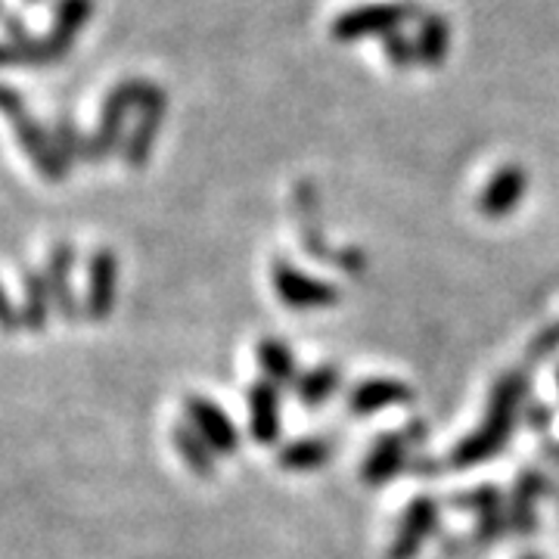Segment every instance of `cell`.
Returning <instances> with one entry per match:
<instances>
[{
	"mask_svg": "<svg viewBox=\"0 0 559 559\" xmlns=\"http://www.w3.org/2000/svg\"><path fill=\"white\" fill-rule=\"evenodd\" d=\"M0 116L10 121V128L16 134V143L28 153V159L38 168L40 178H66L69 165L62 162L60 150H57V143L50 138V131L40 128V121L28 112V106L22 103L20 94L13 87H7V84H0Z\"/></svg>",
	"mask_w": 559,
	"mask_h": 559,
	"instance_id": "6da1fadb",
	"label": "cell"
},
{
	"mask_svg": "<svg viewBox=\"0 0 559 559\" xmlns=\"http://www.w3.org/2000/svg\"><path fill=\"white\" fill-rule=\"evenodd\" d=\"M146 81L140 79H128L119 81L109 94H106V100H103L100 109V119H97V128H94V134L87 138V162H103L109 159L116 150L121 146V128H124V121L128 116L134 112L143 100V94H146Z\"/></svg>",
	"mask_w": 559,
	"mask_h": 559,
	"instance_id": "7a4b0ae2",
	"label": "cell"
},
{
	"mask_svg": "<svg viewBox=\"0 0 559 559\" xmlns=\"http://www.w3.org/2000/svg\"><path fill=\"white\" fill-rule=\"evenodd\" d=\"M162 119H165V94L159 87H146L143 100L138 106V124L131 131V138L121 143V156H124V165L140 171L150 156H153V146H156V138H159Z\"/></svg>",
	"mask_w": 559,
	"mask_h": 559,
	"instance_id": "3957f363",
	"label": "cell"
},
{
	"mask_svg": "<svg viewBox=\"0 0 559 559\" xmlns=\"http://www.w3.org/2000/svg\"><path fill=\"white\" fill-rule=\"evenodd\" d=\"M119 286V259L112 249H97L87 261V293H84V314L91 320H109L116 308Z\"/></svg>",
	"mask_w": 559,
	"mask_h": 559,
	"instance_id": "277c9868",
	"label": "cell"
},
{
	"mask_svg": "<svg viewBox=\"0 0 559 559\" xmlns=\"http://www.w3.org/2000/svg\"><path fill=\"white\" fill-rule=\"evenodd\" d=\"M183 411H187L190 426L200 432L212 451H218V454H234L237 451L240 432H237L234 419L227 417L215 401L202 399V395H190V399L183 401Z\"/></svg>",
	"mask_w": 559,
	"mask_h": 559,
	"instance_id": "5b68a950",
	"label": "cell"
},
{
	"mask_svg": "<svg viewBox=\"0 0 559 559\" xmlns=\"http://www.w3.org/2000/svg\"><path fill=\"white\" fill-rule=\"evenodd\" d=\"M75 259H79L75 246L57 242L50 249V255H47V271H44L47 286H50V299H53V311L62 320H69V323H75L81 318L79 296L72 289V267H75Z\"/></svg>",
	"mask_w": 559,
	"mask_h": 559,
	"instance_id": "8992f818",
	"label": "cell"
},
{
	"mask_svg": "<svg viewBox=\"0 0 559 559\" xmlns=\"http://www.w3.org/2000/svg\"><path fill=\"white\" fill-rule=\"evenodd\" d=\"M94 13V0H60L57 3V13H53V25L50 32L44 35V50H47V60L60 62L72 44L79 40L81 28L91 22Z\"/></svg>",
	"mask_w": 559,
	"mask_h": 559,
	"instance_id": "52a82bcc",
	"label": "cell"
},
{
	"mask_svg": "<svg viewBox=\"0 0 559 559\" xmlns=\"http://www.w3.org/2000/svg\"><path fill=\"white\" fill-rule=\"evenodd\" d=\"M274 289H277V296L289 308H323V305H333L336 301V289L333 286H326V283H314V280H308L299 271H293L289 264H277V271H274Z\"/></svg>",
	"mask_w": 559,
	"mask_h": 559,
	"instance_id": "ba28073f",
	"label": "cell"
},
{
	"mask_svg": "<svg viewBox=\"0 0 559 559\" xmlns=\"http://www.w3.org/2000/svg\"><path fill=\"white\" fill-rule=\"evenodd\" d=\"M249 417H252V439L271 444L280 436V392L274 382H255L249 389Z\"/></svg>",
	"mask_w": 559,
	"mask_h": 559,
	"instance_id": "9c48e42d",
	"label": "cell"
},
{
	"mask_svg": "<svg viewBox=\"0 0 559 559\" xmlns=\"http://www.w3.org/2000/svg\"><path fill=\"white\" fill-rule=\"evenodd\" d=\"M22 326L40 333L50 314H53V299H50V286L40 271H22Z\"/></svg>",
	"mask_w": 559,
	"mask_h": 559,
	"instance_id": "30bf717a",
	"label": "cell"
},
{
	"mask_svg": "<svg viewBox=\"0 0 559 559\" xmlns=\"http://www.w3.org/2000/svg\"><path fill=\"white\" fill-rule=\"evenodd\" d=\"M171 441H175L178 454L193 473H200V476H212V473H215L212 448L205 444V439H202L190 423H187V426H175V429H171Z\"/></svg>",
	"mask_w": 559,
	"mask_h": 559,
	"instance_id": "8fae6325",
	"label": "cell"
},
{
	"mask_svg": "<svg viewBox=\"0 0 559 559\" xmlns=\"http://www.w3.org/2000/svg\"><path fill=\"white\" fill-rule=\"evenodd\" d=\"M401 401H411V392L401 382H364L352 395V407H355V414L367 417V414H377L385 404H401Z\"/></svg>",
	"mask_w": 559,
	"mask_h": 559,
	"instance_id": "7c38bea8",
	"label": "cell"
},
{
	"mask_svg": "<svg viewBox=\"0 0 559 559\" xmlns=\"http://www.w3.org/2000/svg\"><path fill=\"white\" fill-rule=\"evenodd\" d=\"M436 525V503L432 500H417L404 520V535L399 538V547H395V559H407L419 547V540L426 538V532Z\"/></svg>",
	"mask_w": 559,
	"mask_h": 559,
	"instance_id": "4fadbf2b",
	"label": "cell"
},
{
	"mask_svg": "<svg viewBox=\"0 0 559 559\" xmlns=\"http://www.w3.org/2000/svg\"><path fill=\"white\" fill-rule=\"evenodd\" d=\"M404 466V439L399 436H389V439H382L377 448H373V454L367 460V469H364V476L370 481H385L395 469Z\"/></svg>",
	"mask_w": 559,
	"mask_h": 559,
	"instance_id": "5bb4252c",
	"label": "cell"
},
{
	"mask_svg": "<svg viewBox=\"0 0 559 559\" xmlns=\"http://www.w3.org/2000/svg\"><path fill=\"white\" fill-rule=\"evenodd\" d=\"M259 364L261 370H264V377L267 382H283L293 377V352H289V345L280 340H264L259 345Z\"/></svg>",
	"mask_w": 559,
	"mask_h": 559,
	"instance_id": "9a60e30c",
	"label": "cell"
},
{
	"mask_svg": "<svg viewBox=\"0 0 559 559\" xmlns=\"http://www.w3.org/2000/svg\"><path fill=\"white\" fill-rule=\"evenodd\" d=\"M336 385H340V377H336V370L333 367H320V370H311V373H305L296 382V389H299V395L305 404H323V401L330 399L333 392H336Z\"/></svg>",
	"mask_w": 559,
	"mask_h": 559,
	"instance_id": "2e32d148",
	"label": "cell"
},
{
	"mask_svg": "<svg viewBox=\"0 0 559 559\" xmlns=\"http://www.w3.org/2000/svg\"><path fill=\"white\" fill-rule=\"evenodd\" d=\"M50 138H53V143H57V150H60V156L66 165H72V159L87 162V138H84L79 128L72 124L69 116H60V119H57L53 131H50Z\"/></svg>",
	"mask_w": 559,
	"mask_h": 559,
	"instance_id": "e0dca14e",
	"label": "cell"
},
{
	"mask_svg": "<svg viewBox=\"0 0 559 559\" xmlns=\"http://www.w3.org/2000/svg\"><path fill=\"white\" fill-rule=\"evenodd\" d=\"M330 454V448L318 439H301L296 444H289L283 454H280V463L286 466V469H314L320 466L323 460Z\"/></svg>",
	"mask_w": 559,
	"mask_h": 559,
	"instance_id": "ac0fdd59",
	"label": "cell"
},
{
	"mask_svg": "<svg viewBox=\"0 0 559 559\" xmlns=\"http://www.w3.org/2000/svg\"><path fill=\"white\" fill-rule=\"evenodd\" d=\"M0 330L3 333L22 330V311L16 308V301L10 299V293L3 289V283H0Z\"/></svg>",
	"mask_w": 559,
	"mask_h": 559,
	"instance_id": "d6986e66",
	"label": "cell"
},
{
	"mask_svg": "<svg viewBox=\"0 0 559 559\" xmlns=\"http://www.w3.org/2000/svg\"><path fill=\"white\" fill-rule=\"evenodd\" d=\"M0 66H13V53H10L7 40H0Z\"/></svg>",
	"mask_w": 559,
	"mask_h": 559,
	"instance_id": "ffe728a7",
	"label": "cell"
},
{
	"mask_svg": "<svg viewBox=\"0 0 559 559\" xmlns=\"http://www.w3.org/2000/svg\"><path fill=\"white\" fill-rule=\"evenodd\" d=\"M28 3H38V0H28Z\"/></svg>",
	"mask_w": 559,
	"mask_h": 559,
	"instance_id": "44dd1931",
	"label": "cell"
},
{
	"mask_svg": "<svg viewBox=\"0 0 559 559\" xmlns=\"http://www.w3.org/2000/svg\"><path fill=\"white\" fill-rule=\"evenodd\" d=\"M525 559H538V557H525Z\"/></svg>",
	"mask_w": 559,
	"mask_h": 559,
	"instance_id": "7402d4cb",
	"label": "cell"
},
{
	"mask_svg": "<svg viewBox=\"0 0 559 559\" xmlns=\"http://www.w3.org/2000/svg\"><path fill=\"white\" fill-rule=\"evenodd\" d=\"M0 3H3V0H0Z\"/></svg>",
	"mask_w": 559,
	"mask_h": 559,
	"instance_id": "603a6c76",
	"label": "cell"
}]
</instances>
